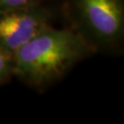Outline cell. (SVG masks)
Masks as SVG:
<instances>
[{"mask_svg":"<svg viewBox=\"0 0 124 124\" xmlns=\"http://www.w3.org/2000/svg\"><path fill=\"white\" fill-rule=\"evenodd\" d=\"M94 54L67 27H47L13 54L14 77L38 92H44Z\"/></svg>","mask_w":124,"mask_h":124,"instance_id":"1","label":"cell"},{"mask_svg":"<svg viewBox=\"0 0 124 124\" xmlns=\"http://www.w3.org/2000/svg\"><path fill=\"white\" fill-rule=\"evenodd\" d=\"M60 18L96 53L120 55L124 48L123 0H62Z\"/></svg>","mask_w":124,"mask_h":124,"instance_id":"2","label":"cell"},{"mask_svg":"<svg viewBox=\"0 0 124 124\" xmlns=\"http://www.w3.org/2000/svg\"><path fill=\"white\" fill-rule=\"evenodd\" d=\"M60 18L59 5L52 0L40 4L0 11V48L13 55L45 28Z\"/></svg>","mask_w":124,"mask_h":124,"instance_id":"3","label":"cell"},{"mask_svg":"<svg viewBox=\"0 0 124 124\" xmlns=\"http://www.w3.org/2000/svg\"><path fill=\"white\" fill-rule=\"evenodd\" d=\"M13 77V55L0 48V85L7 84Z\"/></svg>","mask_w":124,"mask_h":124,"instance_id":"4","label":"cell"},{"mask_svg":"<svg viewBox=\"0 0 124 124\" xmlns=\"http://www.w3.org/2000/svg\"><path fill=\"white\" fill-rule=\"evenodd\" d=\"M49 0H0V11L22 8Z\"/></svg>","mask_w":124,"mask_h":124,"instance_id":"5","label":"cell"}]
</instances>
